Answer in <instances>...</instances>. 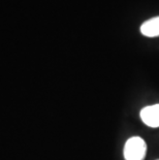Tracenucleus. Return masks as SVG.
<instances>
[{
  "mask_svg": "<svg viewBox=\"0 0 159 160\" xmlns=\"http://www.w3.org/2000/svg\"><path fill=\"white\" fill-rule=\"evenodd\" d=\"M147 152V145L142 138H130L124 146L125 160H144Z\"/></svg>",
  "mask_w": 159,
  "mask_h": 160,
  "instance_id": "f257e3e1",
  "label": "nucleus"
},
{
  "mask_svg": "<svg viewBox=\"0 0 159 160\" xmlns=\"http://www.w3.org/2000/svg\"><path fill=\"white\" fill-rule=\"evenodd\" d=\"M141 119L149 127H159V104L144 108L141 111Z\"/></svg>",
  "mask_w": 159,
  "mask_h": 160,
  "instance_id": "f03ea898",
  "label": "nucleus"
},
{
  "mask_svg": "<svg viewBox=\"0 0 159 160\" xmlns=\"http://www.w3.org/2000/svg\"><path fill=\"white\" fill-rule=\"evenodd\" d=\"M141 32L147 37L159 36V17H155L142 24Z\"/></svg>",
  "mask_w": 159,
  "mask_h": 160,
  "instance_id": "7ed1b4c3",
  "label": "nucleus"
},
{
  "mask_svg": "<svg viewBox=\"0 0 159 160\" xmlns=\"http://www.w3.org/2000/svg\"><path fill=\"white\" fill-rule=\"evenodd\" d=\"M157 160H159V159H157Z\"/></svg>",
  "mask_w": 159,
  "mask_h": 160,
  "instance_id": "20e7f679",
  "label": "nucleus"
}]
</instances>
